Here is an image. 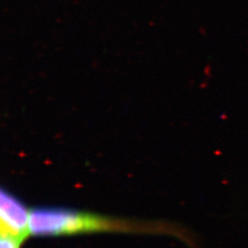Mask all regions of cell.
Masks as SVG:
<instances>
[{
  "instance_id": "2",
  "label": "cell",
  "mask_w": 248,
  "mask_h": 248,
  "mask_svg": "<svg viewBox=\"0 0 248 248\" xmlns=\"http://www.w3.org/2000/svg\"><path fill=\"white\" fill-rule=\"evenodd\" d=\"M30 209L6 190L0 196V233L9 234L24 242L30 236Z\"/></svg>"
},
{
  "instance_id": "1",
  "label": "cell",
  "mask_w": 248,
  "mask_h": 248,
  "mask_svg": "<svg viewBox=\"0 0 248 248\" xmlns=\"http://www.w3.org/2000/svg\"><path fill=\"white\" fill-rule=\"evenodd\" d=\"M168 226L118 220L58 208L30 209V235L58 236L93 232H163Z\"/></svg>"
},
{
  "instance_id": "3",
  "label": "cell",
  "mask_w": 248,
  "mask_h": 248,
  "mask_svg": "<svg viewBox=\"0 0 248 248\" xmlns=\"http://www.w3.org/2000/svg\"><path fill=\"white\" fill-rule=\"evenodd\" d=\"M0 248H20L23 241L9 234L0 233Z\"/></svg>"
}]
</instances>
